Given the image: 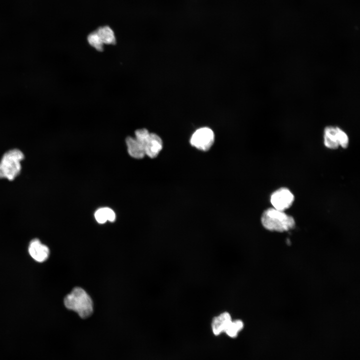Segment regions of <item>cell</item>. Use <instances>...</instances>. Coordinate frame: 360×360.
Wrapping results in <instances>:
<instances>
[{"mask_svg": "<svg viewBox=\"0 0 360 360\" xmlns=\"http://www.w3.org/2000/svg\"><path fill=\"white\" fill-rule=\"evenodd\" d=\"M126 142L128 152L131 156L138 159L144 156L146 154L144 146L135 138L128 136Z\"/></svg>", "mask_w": 360, "mask_h": 360, "instance_id": "10", "label": "cell"}, {"mask_svg": "<svg viewBox=\"0 0 360 360\" xmlns=\"http://www.w3.org/2000/svg\"><path fill=\"white\" fill-rule=\"evenodd\" d=\"M96 220L100 224H104L108 220L107 214L105 208L98 209L94 214Z\"/></svg>", "mask_w": 360, "mask_h": 360, "instance_id": "15", "label": "cell"}, {"mask_svg": "<svg viewBox=\"0 0 360 360\" xmlns=\"http://www.w3.org/2000/svg\"><path fill=\"white\" fill-rule=\"evenodd\" d=\"M96 32L104 44H116V39L114 32L109 26H104L100 27Z\"/></svg>", "mask_w": 360, "mask_h": 360, "instance_id": "11", "label": "cell"}, {"mask_svg": "<svg viewBox=\"0 0 360 360\" xmlns=\"http://www.w3.org/2000/svg\"><path fill=\"white\" fill-rule=\"evenodd\" d=\"M324 144L330 149H336L339 146L346 148L348 145L346 134L338 127L328 126L324 130Z\"/></svg>", "mask_w": 360, "mask_h": 360, "instance_id": "4", "label": "cell"}, {"mask_svg": "<svg viewBox=\"0 0 360 360\" xmlns=\"http://www.w3.org/2000/svg\"><path fill=\"white\" fill-rule=\"evenodd\" d=\"M261 222L267 230L278 232L288 231L294 228L296 224L292 216L274 208L263 212Z\"/></svg>", "mask_w": 360, "mask_h": 360, "instance_id": "1", "label": "cell"}, {"mask_svg": "<svg viewBox=\"0 0 360 360\" xmlns=\"http://www.w3.org/2000/svg\"><path fill=\"white\" fill-rule=\"evenodd\" d=\"M294 199V194L288 188H282L271 194L270 201L274 208L284 212L292 205Z\"/></svg>", "mask_w": 360, "mask_h": 360, "instance_id": "6", "label": "cell"}, {"mask_svg": "<svg viewBox=\"0 0 360 360\" xmlns=\"http://www.w3.org/2000/svg\"><path fill=\"white\" fill-rule=\"evenodd\" d=\"M66 307L76 312L82 318L91 316L93 312L92 300L86 292L80 288H74L64 299Z\"/></svg>", "mask_w": 360, "mask_h": 360, "instance_id": "2", "label": "cell"}, {"mask_svg": "<svg viewBox=\"0 0 360 360\" xmlns=\"http://www.w3.org/2000/svg\"><path fill=\"white\" fill-rule=\"evenodd\" d=\"M214 141V134L212 129L203 127L196 130L190 138L191 145L202 151H208Z\"/></svg>", "mask_w": 360, "mask_h": 360, "instance_id": "5", "label": "cell"}, {"mask_svg": "<svg viewBox=\"0 0 360 360\" xmlns=\"http://www.w3.org/2000/svg\"><path fill=\"white\" fill-rule=\"evenodd\" d=\"M24 154L18 149L6 152L0 160V178L14 180L20 174Z\"/></svg>", "mask_w": 360, "mask_h": 360, "instance_id": "3", "label": "cell"}, {"mask_svg": "<svg viewBox=\"0 0 360 360\" xmlns=\"http://www.w3.org/2000/svg\"><path fill=\"white\" fill-rule=\"evenodd\" d=\"M162 148V141L156 134L150 133L144 146L145 154L150 158L158 156Z\"/></svg>", "mask_w": 360, "mask_h": 360, "instance_id": "8", "label": "cell"}, {"mask_svg": "<svg viewBox=\"0 0 360 360\" xmlns=\"http://www.w3.org/2000/svg\"><path fill=\"white\" fill-rule=\"evenodd\" d=\"M89 44L98 51L104 50V44L96 31L90 33L88 36Z\"/></svg>", "mask_w": 360, "mask_h": 360, "instance_id": "13", "label": "cell"}, {"mask_svg": "<svg viewBox=\"0 0 360 360\" xmlns=\"http://www.w3.org/2000/svg\"><path fill=\"white\" fill-rule=\"evenodd\" d=\"M108 220L113 222L116 220V214L114 212L109 208H106Z\"/></svg>", "mask_w": 360, "mask_h": 360, "instance_id": "16", "label": "cell"}, {"mask_svg": "<svg viewBox=\"0 0 360 360\" xmlns=\"http://www.w3.org/2000/svg\"><path fill=\"white\" fill-rule=\"evenodd\" d=\"M232 320L230 314L226 312L215 316L211 324L213 334L218 336L224 332Z\"/></svg>", "mask_w": 360, "mask_h": 360, "instance_id": "9", "label": "cell"}, {"mask_svg": "<svg viewBox=\"0 0 360 360\" xmlns=\"http://www.w3.org/2000/svg\"><path fill=\"white\" fill-rule=\"evenodd\" d=\"M28 252L36 261L42 262L48 258L50 250L48 248L42 244L39 240L34 238L30 243Z\"/></svg>", "mask_w": 360, "mask_h": 360, "instance_id": "7", "label": "cell"}, {"mask_svg": "<svg viewBox=\"0 0 360 360\" xmlns=\"http://www.w3.org/2000/svg\"><path fill=\"white\" fill-rule=\"evenodd\" d=\"M244 322L240 320H232L224 332L230 338H236L243 329Z\"/></svg>", "mask_w": 360, "mask_h": 360, "instance_id": "12", "label": "cell"}, {"mask_svg": "<svg viewBox=\"0 0 360 360\" xmlns=\"http://www.w3.org/2000/svg\"><path fill=\"white\" fill-rule=\"evenodd\" d=\"M150 132L146 128L138 129L135 132V138L142 145L144 148V144L148 138Z\"/></svg>", "mask_w": 360, "mask_h": 360, "instance_id": "14", "label": "cell"}]
</instances>
